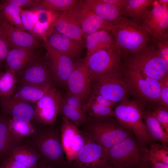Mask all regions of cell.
I'll return each mask as SVG.
<instances>
[{
  "instance_id": "obj_13",
  "label": "cell",
  "mask_w": 168,
  "mask_h": 168,
  "mask_svg": "<svg viewBox=\"0 0 168 168\" xmlns=\"http://www.w3.org/2000/svg\"><path fill=\"white\" fill-rule=\"evenodd\" d=\"M91 80L85 59L75 62L74 68L66 83L68 91L77 97L85 104L91 93Z\"/></svg>"
},
{
  "instance_id": "obj_30",
  "label": "cell",
  "mask_w": 168,
  "mask_h": 168,
  "mask_svg": "<svg viewBox=\"0 0 168 168\" xmlns=\"http://www.w3.org/2000/svg\"><path fill=\"white\" fill-rule=\"evenodd\" d=\"M17 79L16 73L9 68L0 72V98L10 97L13 95Z\"/></svg>"
},
{
  "instance_id": "obj_29",
  "label": "cell",
  "mask_w": 168,
  "mask_h": 168,
  "mask_svg": "<svg viewBox=\"0 0 168 168\" xmlns=\"http://www.w3.org/2000/svg\"><path fill=\"white\" fill-rule=\"evenodd\" d=\"M9 120L0 117V159L4 158L10 153L14 139L16 138L9 130Z\"/></svg>"
},
{
  "instance_id": "obj_5",
  "label": "cell",
  "mask_w": 168,
  "mask_h": 168,
  "mask_svg": "<svg viewBox=\"0 0 168 168\" xmlns=\"http://www.w3.org/2000/svg\"><path fill=\"white\" fill-rule=\"evenodd\" d=\"M123 57L124 63L152 78L163 82L168 78V64L161 57L151 40L140 50Z\"/></svg>"
},
{
  "instance_id": "obj_2",
  "label": "cell",
  "mask_w": 168,
  "mask_h": 168,
  "mask_svg": "<svg viewBox=\"0 0 168 168\" xmlns=\"http://www.w3.org/2000/svg\"><path fill=\"white\" fill-rule=\"evenodd\" d=\"M121 76L130 95L138 101L156 105L159 101L162 82L122 63Z\"/></svg>"
},
{
  "instance_id": "obj_23",
  "label": "cell",
  "mask_w": 168,
  "mask_h": 168,
  "mask_svg": "<svg viewBox=\"0 0 168 168\" xmlns=\"http://www.w3.org/2000/svg\"><path fill=\"white\" fill-rule=\"evenodd\" d=\"M54 30L71 39L83 43V34L81 27L67 11L58 12Z\"/></svg>"
},
{
  "instance_id": "obj_9",
  "label": "cell",
  "mask_w": 168,
  "mask_h": 168,
  "mask_svg": "<svg viewBox=\"0 0 168 168\" xmlns=\"http://www.w3.org/2000/svg\"><path fill=\"white\" fill-rule=\"evenodd\" d=\"M168 6L155 0L140 19V22L151 39H159L168 36Z\"/></svg>"
},
{
  "instance_id": "obj_21",
  "label": "cell",
  "mask_w": 168,
  "mask_h": 168,
  "mask_svg": "<svg viewBox=\"0 0 168 168\" xmlns=\"http://www.w3.org/2000/svg\"><path fill=\"white\" fill-rule=\"evenodd\" d=\"M38 48H15L10 49L5 58L8 68L17 75L24 70L35 55Z\"/></svg>"
},
{
  "instance_id": "obj_37",
  "label": "cell",
  "mask_w": 168,
  "mask_h": 168,
  "mask_svg": "<svg viewBox=\"0 0 168 168\" xmlns=\"http://www.w3.org/2000/svg\"><path fill=\"white\" fill-rule=\"evenodd\" d=\"M54 23L49 22L35 23L30 34L38 40L45 42L54 30Z\"/></svg>"
},
{
  "instance_id": "obj_42",
  "label": "cell",
  "mask_w": 168,
  "mask_h": 168,
  "mask_svg": "<svg viewBox=\"0 0 168 168\" xmlns=\"http://www.w3.org/2000/svg\"><path fill=\"white\" fill-rule=\"evenodd\" d=\"M41 0H6L3 1L2 5H11L20 7H36Z\"/></svg>"
},
{
  "instance_id": "obj_14",
  "label": "cell",
  "mask_w": 168,
  "mask_h": 168,
  "mask_svg": "<svg viewBox=\"0 0 168 168\" xmlns=\"http://www.w3.org/2000/svg\"><path fill=\"white\" fill-rule=\"evenodd\" d=\"M22 84L42 85L54 82L45 55L37 51L34 58L22 72L17 75Z\"/></svg>"
},
{
  "instance_id": "obj_39",
  "label": "cell",
  "mask_w": 168,
  "mask_h": 168,
  "mask_svg": "<svg viewBox=\"0 0 168 168\" xmlns=\"http://www.w3.org/2000/svg\"><path fill=\"white\" fill-rule=\"evenodd\" d=\"M34 14L35 24L36 23H55L58 12L43 9H32Z\"/></svg>"
},
{
  "instance_id": "obj_33",
  "label": "cell",
  "mask_w": 168,
  "mask_h": 168,
  "mask_svg": "<svg viewBox=\"0 0 168 168\" xmlns=\"http://www.w3.org/2000/svg\"><path fill=\"white\" fill-rule=\"evenodd\" d=\"M8 129L16 138L27 137L35 133V129L30 121L25 120L12 118L9 120Z\"/></svg>"
},
{
  "instance_id": "obj_45",
  "label": "cell",
  "mask_w": 168,
  "mask_h": 168,
  "mask_svg": "<svg viewBox=\"0 0 168 168\" xmlns=\"http://www.w3.org/2000/svg\"><path fill=\"white\" fill-rule=\"evenodd\" d=\"M87 100L113 109L116 103L105 98L99 94L92 91H91V93Z\"/></svg>"
},
{
  "instance_id": "obj_20",
  "label": "cell",
  "mask_w": 168,
  "mask_h": 168,
  "mask_svg": "<svg viewBox=\"0 0 168 168\" xmlns=\"http://www.w3.org/2000/svg\"><path fill=\"white\" fill-rule=\"evenodd\" d=\"M0 104L4 111L12 118L30 121L34 117L35 107L30 102L12 96L0 98Z\"/></svg>"
},
{
  "instance_id": "obj_1",
  "label": "cell",
  "mask_w": 168,
  "mask_h": 168,
  "mask_svg": "<svg viewBox=\"0 0 168 168\" xmlns=\"http://www.w3.org/2000/svg\"><path fill=\"white\" fill-rule=\"evenodd\" d=\"M148 147L133 135L105 150L111 166L143 168L148 159Z\"/></svg>"
},
{
  "instance_id": "obj_54",
  "label": "cell",
  "mask_w": 168,
  "mask_h": 168,
  "mask_svg": "<svg viewBox=\"0 0 168 168\" xmlns=\"http://www.w3.org/2000/svg\"><path fill=\"white\" fill-rule=\"evenodd\" d=\"M1 72V63L0 62V72Z\"/></svg>"
},
{
  "instance_id": "obj_6",
  "label": "cell",
  "mask_w": 168,
  "mask_h": 168,
  "mask_svg": "<svg viewBox=\"0 0 168 168\" xmlns=\"http://www.w3.org/2000/svg\"><path fill=\"white\" fill-rule=\"evenodd\" d=\"M113 109V116L131 131L141 143L149 146L153 141L145 126L139 102L136 100L117 103Z\"/></svg>"
},
{
  "instance_id": "obj_3",
  "label": "cell",
  "mask_w": 168,
  "mask_h": 168,
  "mask_svg": "<svg viewBox=\"0 0 168 168\" xmlns=\"http://www.w3.org/2000/svg\"><path fill=\"white\" fill-rule=\"evenodd\" d=\"M122 56L128 55L145 46L151 38L140 21L122 15L112 31Z\"/></svg>"
},
{
  "instance_id": "obj_44",
  "label": "cell",
  "mask_w": 168,
  "mask_h": 168,
  "mask_svg": "<svg viewBox=\"0 0 168 168\" xmlns=\"http://www.w3.org/2000/svg\"><path fill=\"white\" fill-rule=\"evenodd\" d=\"M155 105L168 110V78L162 82L159 99Z\"/></svg>"
},
{
  "instance_id": "obj_53",
  "label": "cell",
  "mask_w": 168,
  "mask_h": 168,
  "mask_svg": "<svg viewBox=\"0 0 168 168\" xmlns=\"http://www.w3.org/2000/svg\"><path fill=\"white\" fill-rule=\"evenodd\" d=\"M108 168H119V167H112L110 166Z\"/></svg>"
},
{
  "instance_id": "obj_18",
  "label": "cell",
  "mask_w": 168,
  "mask_h": 168,
  "mask_svg": "<svg viewBox=\"0 0 168 168\" xmlns=\"http://www.w3.org/2000/svg\"><path fill=\"white\" fill-rule=\"evenodd\" d=\"M40 148L42 155L49 163L48 166L54 167V165H65L66 162H68L62 144L61 136L59 137L50 132L46 133L40 141Z\"/></svg>"
},
{
  "instance_id": "obj_8",
  "label": "cell",
  "mask_w": 168,
  "mask_h": 168,
  "mask_svg": "<svg viewBox=\"0 0 168 168\" xmlns=\"http://www.w3.org/2000/svg\"><path fill=\"white\" fill-rule=\"evenodd\" d=\"M92 91L116 103L128 100L130 96L121 74L100 76L92 82Z\"/></svg>"
},
{
  "instance_id": "obj_49",
  "label": "cell",
  "mask_w": 168,
  "mask_h": 168,
  "mask_svg": "<svg viewBox=\"0 0 168 168\" xmlns=\"http://www.w3.org/2000/svg\"><path fill=\"white\" fill-rule=\"evenodd\" d=\"M102 2L111 4L120 10L125 4L126 0H101Z\"/></svg>"
},
{
  "instance_id": "obj_52",
  "label": "cell",
  "mask_w": 168,
  "mask_h": 168,
  "mask_svg": "<svg viewBox=\"0 0 168 168\" xmlns=\"http://www.w3.org/2000/svg\"><path fill=\"white\" fill-rule=\"evenodd\" d=\"M0 168H8L2 165V166H0Z\"/></svg>"
},
{
  "instance_id": "obj_51",
  "label": "cell",
  "mask_w": 168,
  "mask_h": 168,
  "mask_svg": "<svg viewBox=\"0 0 168 168\" xmlns=\"http://www.w3.org/2000/svg\"><path fill=\"white\" fill-rule=\"evenodd\" d=\"M158 2L160 4L165 5H168V0H159Z\"/></svg>"
},
{
  "instance_id": "obj_16",
  "label": "cell",
  "mask_w": 168,
  "mask_h": 168,
  "mask_svg": "<svg viewBox=\"0 0 168 168\" xmlns=\"http://www.w3.org/2000/svg\"><path fill=\"white\" fill-rule=\"evenodd\" d=\"M43 46L54 82L62 86H66L68 78L74 68L75 62L68 56L44 43Z\"/></svg>"
},
{
  "instance_id": "obj_22",
  "label": "cell",
  "mask_w": 168,
  "mask_h": 168,
  "mask_svg": "<svg viewBox=\"0 0 168 168\" xmlns=\"http://www.w3.org/2000/svg\"><path fill=\"white\" fill-rule=\"evenodd\" d=\"M88 57L97 51L113 48L116 45L112 31L99 30L88 35L85 38Z\"/></svg>"
},
{
  "instance_id": "obj_38",
  "label": "cell",
  "mask_w": 168,
  "mask_h": 168,
  "mask_svg": "<svg viewBox=\"0 0 168 168\" xmlns=\"http://www.w3.org/2000/svg\"><path fill=\"white\" fill-rule=\"evenodd\" d=\"M147 105L153 115L159 122L165 132L168 134V110L153 104Z\"/></svg>"
},
{
  "instance_id": "obj_7",
  "label": "cell",
  "mask_w": 168,
  "mask_h": 168,
  "mask_svg": "<svg viewBox=\"0 0 168 168\" xmlns=\"http://www.w3.org/2000/svg\"><path fill=\"white\" fill-rule=\"evenodd\" d=\"M122 55L118 47L101 50L85 57L93 82L102 76L121 73Z\"/></svg>"
},
{
  "instance_id": "obj_50",
  "label": "cell",
  "mask_w": 168,
  "mask_h": 168,
  "mask_svg": "<svg viewBox=\"0 0 168 168\" xmlns=\"http://www.w3.org/2000/svg\"><path fill=\"white\" fill-rule=\"evenodd\" d=\"M36 168H55L51 166H48L44 164L38 165Z\"/></svg>"
},
{
  "instance_id": "obj_43",
  "label": "cell",
  "mask_w": 168,
  "mask_h": 168,
  "mask_svg": "<svg viewBox=\"0 0 168 168\" xmlns=\"http://www.w3.org/2000/svg\"><path fill=\"white\" fill-rule=\"evenodd\" d=\"M62 100L68 105L85 112L84 104L77 97L69 92L68 91L64 96L62 97Z\"/></svg>"
},
{
  "instance_id": "obj_35",
  "label": "cell",
  "mask_w": 168,
  "mask_h": 168,
  "mask_svg": "<svg viewBox=\"0 0 168 168\" xmlns=\"http://www.w3.org/2000/svg\"><path fill=\"white\" fill-rule=\"evenodd\" d=\"M84 107L88 119L113 117V109L110 108L88 100Z\"/></svg>"
},
{
  "instance_id": "obj_19",
  "label": "cell",
  "mask_w": 168,
  "mask_h": 168,
  "mask_svg": "<svg viewBox=\"0 0 168 168\" xmlns=\"http://www.w3.org/2000/svg\"><path fill=\"white\" fill-rule=\"evenodd\" d=\"M44 43L72 59L78 57L84 47L83 43L71 39L54 30Z\"/></svg>"
},
{
  "instance_id": "obj_25",
  "label": "cell",
  "mask_w": 168,
  "mask_h": 168,
  "mask_svg": "<svg viewBox=\"0 0 168 168\" xmlns=\"http://www.w3.org/2000/svg\"><path fill=\"white\" fill-rule=\"evenodd\" d=\"M86 5L96 14L109 24L114 26L122 15L116 7L101 0H84Z\"/></svg>"
},
{
  "instance_id": "obj_11",
  "label": "cell",
  "mask_w": 168,
  "mask_h": 168,
  "mask_svg": "<svg viewBox=\"0 0 168 168\" xmlns=\"http://www.w3.org/2000/svg\"><path fill=\"white\" fill-rule=\"evenodd\" d=\"M61 131V141L66 158L68 163H72L89 137L63 117H62Z\"/></svg>"
},
{
  "instance_id": "obj_4",
  "label": "cell",
  "mask_w": 168,
  "mask_h": 168,
  "mask_svg": "<svg viewBox=\"0 0 168 168\" xmlns=\"http://www.w3.org/2000/svg\"><path fill=\"white\" fill-rule=\"evenodd\" d=\"M84 130L91 139L106 150L134 135L112 116L88 119Z\"/></svg>"
},
{
  "instance_id": "obj_10",
  "label": "cell",
  "mask_w": 168,
  "mask_h": 168,
  "mask_svg": "<svg viewBox=\"0 0 168 168\" xmlns=\"http://www.w3.org/2000/svg\"><path fill=\"white\" fill-rule=\"evenodd\" d=\"M67 11L80 25L84 38L99 30L113 31L114 29V26L100 18L86 5L83 0H79L74 6Z\"/></svg>"
},
{
  "instance_id": "obj_46",
  "label": "cell",
  "mask_w": 168,
  "mask_h": 168,
  "mask_svg": "<svg viewBox=\"0 0 168 168\" xmlns=\"http://www.w3.org/2000/svg\"><path fill=\"white\" fill-rule=\"evenodd\" d=\"M2 165L8 168H27L25 165L13 159L9 156L4 159Z\"/></svg>"
},
{
  "instance_id": "obj_15",
  "label": "cell",
  "mask_w": 168,
  "mask_h": 168,
  "mask_svg": "<svg viewBox=\"0 0 168 168\" xmlns=\"http://www.w3.org/2000/svg\"><path fill=\"white\" fill-rule=\"evenodd\" d=\"M62 98L60 91L52 85L36 103L34 119L45 125L53 124L57 120Z\"/></svg>"
},
{
  "instance_id": "obj_12",
  "label": "cell",
  "mask_w": 168,
  "mask_h": 168,
  "mask_svg": "<svg viewBox=\"0 0 168 168\" xmlns=\"http://www.w3.org/2000/svg\"><path fill=\"white\" fill-rule=\"evenodd\" d=\"M72 163V168H108L111 166L105 150L89 137Z\"/></svg>"
},
{
  "instance_id": "obj_27",
  "label": "cell",
  "mask_w": 168,
  "mask_h": 168,
  "mask_svg": "<svg viewBox=\"0 0 168 168\" xmlns=\"http://www.w3.org/2000/svg\"><path fill=\"white\" fill-rule=\"evenodd\" d=\"M155 1L154 0H126L120 11L123 15L140 21L145 13Z\"/></svg>"
},
{
  "instance_id": "obj_40",
  "label": "cell",
  "mask_w": 168,
  "mask_h": 168,
  "mask_svg": "<svg viewBox=\"0 0 168 168\" xmlns=\"http://www.w3.org/2000/svg\"><path fill=\"white\" fill-rule=\"evenodd\" d=\"M161 57L168 64V36L159 39H151Z\"/></svg>"
},
{
  "instance_id": "obj_17",
  "label": "cell",
  "mask_w": 168,
  "mask_h": 168,
  "mask_svg": "<svg viewBox=\"0 0 168 168\" xmlns=\"http://www.w3.org/2000/svg\"><path fill=\"white\" fill-rule=\"evenodd\" d=\"M0 33L9 50L17 47L38 49L40 46L39 40L32 35L12 26L0 16Z\"/></svg>"
},
{
  "instance_id": "obj_24",
  "label": "cell",
  "mask_w": 168,
  "mask_h": 168,
  "mask_svg": "<svg viewBox=\"0 0 168 168\" xmlns=\"http://www.w3.org/2000/svg\"><path fill=\"white\" fill-rule=\"evenodd\" d=\"M138 102L146 128L152 140L168 145V134L165 132L159 122L153 115L148 106L145 103Z\"/></svg>"
},
{
  "instance_id": "obj_36",
  "label": "cell",
  "mask_w": 168,
  "mask_h": 168,
  "mask_svg": "<svg viewBox=\"0 0 168 168\" xmlns=\"http://www.w3.org/2000/svg\"><path fill=\"white\" fill-rule=\"evenodd\" d=\"M168 145L153 141L149 146V158L156 161L168 164Z\"/></svg>"
},
{
  "instance_id": "obj_32",
  "label": "cell",
  "mask_w": 168,
  "mask_h": 168,
  "mask_svg": "<svg viewBox=\"0 0 168 168\" xmlns=\"http://www.w3.org/2000/svg\"><path fill=\"white\" fill-rule=\"evenodd\" d=\"M21 9L15 6L0 4V16L12 26L26 31L21 22Z\"/></svg>"
},
{
  "instance_id": "obj_47",
  "label": "cell",
  "mask_w": 168,
  "mask_h": 168,
  "mask_svg": "<svg viewBox=\"0 0 168 168\" xmlns=\"http://www.w3.org/2000/svg\"><path fill=\"white\" fill-rule=\"evenodd\" d=\"M9 50V47L4 39L0 33V62L5 59Z\"/></svg>"
},
{
  "instance_id": "obj_28",
  "label": "cell",
  "mask_w": 168,
  "mask_h": 168,
  "mask_svg": "<svg viewBox=\"0 0 168 168\" xmlns=\"http://www.w3.org/2000/svg\"><path fill=\"white\" fill-rule=\"evenodd\" d=\"M10 154L7 156L23 164L27 168H36L39 165L38 155L27 147H17Z\"/></svg>"
},
{
  "instance_id": "obj_34",
  "label": "cell",
  "mask_w": 168,
  "mask_h": 168,
  "mask_svg": "<svg viewBox=\"0 0 168 168\" xmlns=\"http://www.w3.org/2000/svg\"><path fill=\"white\" fill-rule=\"evenodd\" d=\"M78 0H41L36 8L53 12L68 11L74 6Z\"/></svg>"
},
{
  "instance_id": "obj_31",
  "label": "cell",
  "mask_w": 168,
  "mask_h": 168,
  "mask_svg": "<svg viewBox=\"0 0 168 168\" xmlns=\"http://www.w3.org/2000/svg\"><path fill=\"white\" fill-rule=\"evenodd\" d=\"M59 112L62 115V117L66 118L78 127L85 124L88 120L84 111L68 105L62 99Z\"/></svg>"
},
{
  "instance_id": "obj_26",
  "label": "cell",
  "mask_w": 168,
  "mask_h": 168,
  "mask_svg": "<svg viewBox=\"0 0 168 168\" xmlns=\"http://www.w3.org/2000/svg\"><path fill=\"white\" fill-rule=\"evenodd\" d=\"M52 84L39 85L22 84L13 96L28 102L36 103L48 91Z\"/></svg>"
},
{
  "instance_id": "obj_48",
  "label": "cell",
  "mask_w": 168,
  "mask_h": 168,
  "mask_svg": "<svg viewBox=\"0 0 168 168\" xmlns=\"http://www.w3.org/2000/svg\"><path fill=\"white\" fill-rule=\"evenodd\" d=\"M143 168H168V164L156 161L150 159Z\"/></svg>"
},
{
  "instance_id": "obj_41",
  "label": "cell",
  "mask_w": 168,
  "mask_h": 168,
  "mask_svg": "<svg viewBox=\"0 0 168 168\" xmlns=\"http://www.w3.org/2000/svg\"><path fill=\"white\" fill-rule=\"evenodd\" d=\"M20 16L24 28L30 34L35 25L34 14L32 10L21 8Z\"/></svg>"
}]
</instances>
